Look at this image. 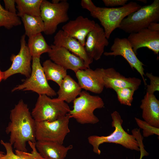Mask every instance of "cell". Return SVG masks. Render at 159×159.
<instances>
[{"mask_svg": "<svg viewBox=\"0 0 159 159\" xmlns=\"http://www.w3.org/2000/svg\"><path fill=\"white\" fill-rule=\"evenodd\" d=\"M127 0H103L102 1L107 6L111 7L125 5Z\"/></svg>", "mask_w": 159, "mask_h": 159, "instance_id": "1f68e13d", "label": "cell"}, {"mask_svg": "<svg viewBox=\"0 0 159 159\" xmlns=\"http://www.w3.org/2000/svg\"><path fill=\"white\" fill-rule=\"evenodd\" d=\"M21 21L17 14L11 13L2 7L0 2V26L7 29L21 25Z\"/></svg>", "mask_w": 159, "mask_h": 159, "instance_id": "4316f807", "label": "cell"}, {"mask_svg": "<svg viewBox=\"0 0 159 159\" xmlns=\"http://www.w3.org/2000/svg\"><path fill=\"white\" fill-rule=\"evenodd\" d=\"M21 17L24 26L25 35L28 37L43 32L44 24L40 16L24 15Z\"/></svg>", "mask_w": 159, "mask_h": 159, "instance_id": "d4e9b609", "label": "cell"}, {"mask_svg": "<svg viewBox=\"0 0 159 159\" xmlns=\"http://www.w3.org/2000/svg\"><path fill=\"white\" fill-rule=\"evenodd\" d=\"M42 0H15L17 14L19 17L24 15L40 16Z\"/></svg>", "mask_w": 159, "mask_h": 159, "instance_id": "484cf974", "label": "cell"}, {"mask_svg": "<svg viewBox=\"0 0 159 159\" xmlns=\"http://www.w3.org/2000/svg\"><path fill=\"white\" fill-rule=\"evenodd\" d=\"M32 60L30 75L22 83L14 87L11 92L30 91L39 95H45L49 97L56 96L57 93L47 82L40 62V58L33 57Z\"/></svg>", "mask_w": 159, "mask_h": 159, "instance_id": "9c48e42d", "label": "cell"}, {"mask_svg": "<svg viewBox=\"0 0 159 159\" xmlns=\"http://www.w3.org/2000/svg\"><path fill=\"white\" fill-rule=\"evenodd\" d=\"M147 28L152 31L159 32V24L158 22H152L149 25Z\"/></svg>", "mask_w": 159, "mask_h": 159, "instance_id": "e575fe53", "label": "cell"}, {"mask_svg": "<svg viewBox=\"0 0 159 159\" xmlns=\"http://www.w3.org/2000/svg\"><path fill=\"white\" fill-rule=\"evenodd\" d=\"M109 44L104 30L97 23L87 36L84 47L88 54L93 60L100 59L104 53L105 47Z\"/></svg>", "mask_w": 159, "mask_h": 159, "instance_id": "5bb4252c", "label": "cell"}, {"mask_svg": "<svg viewBox=\"0 0 159 159\" xmlns=\"http://www.w3.org/2000/svg\"><path fill=\"white\" fill-rule=\"evenodd\" d=\"M71 118L68 113L53 121H36V140L52 142L63 144L65 137L70 132L69 123Z\"/></svg>", "mask_w": 159, "mask_h": 159, "instance_id": "ba28073f", "label": "cell"}, {"mask_svg": "<svg viewBox=\"0 0 159 159\" xmlns=\"http://www.w3.org/2000/svg\"><path fill=\"white\" fill-rule=\"evenodd\" d=\"M140 107L144 120L152 126L159 128V100L154 94L146 93L141 100Z\"/></svg>", "mask_w": 159, "mask_h": 159, "instance_id": "d6986e66", "label": "cell"}, {"mask_svg": "<svg viewBox=\"0 0 159 159\" xmlns=\"http://www.w3.org/2000/svg\"><path fill=\"white\" fill-rule=\"evenodd\" d=\"M127 39L136 55L138 49L147 47L157 54L158 58L159 32L152 31L147 28L144 29L136 33L130 34Z\"/></svg>", "mask_w": 159, "mask_h": 159, "instance_id": "4fadbf2b", "label": "cell"}, {"mask_svg": "<svg viewBox=\"0 0 159 159\" xmlns=\"http://www.w3.org/2000/svg\"><path fill=\"white\" fill-rule=\"evenodd\" d=\"M135 137L138 143L140 149V155L139 159H142L143 157L149 155L148 153L145 149L143 142V137L140 133H138L135 134Z\"/></svg>", "mask_w": 159, "mask_h": 159, "instance_id": "4dcf8cb0", "label": "cell"}, {"mask_svg": "<svg viewBox=\"0 0 159 159\" xmlns=\"http://www.w3.org/2000/svg\"><path fill=\"white\" fill-rule=\"evenodd\" d=\"M42 66L47 80L53 81L59 86L67 75L66 69L50 59L44 61Z\"/></svg>", "mask_w": 159, "mask_h": 159, "instance_id": "603a6c76", "label": "cell"}, {"mask_svg": "<svg viewBox=\"0 0 159 159\" xmlns=\"http://www.w3.org/2000/svg\"><path fill=\"white\" fill-rule=\"evenodd\" d=\"M36 148L41 156L45 159H64L68 151L73 148L72 145L65 147L57 143L37 141Z\"/></svg>", "mask_w": 159, "mask_h": 159, "instance_id": "ffe728a7", "label": "cell"}, {"mask_svg": "<svg viewBox=\"0 0 159 159\" xmlns=\"http://www.w3.org/2000/svg\"><path fill=\"white\" fill-rule=\"evenodd\" d=\"M142 6L136 2L131 1L118 7H97L90 13L91 16L97 19L103 27L106 37L108 39L113 31L119 28L123 19L128 15L139 9Z\"/></svg>", "mask_w": 159, "mask_h": 159, "instance_id": "3957f363", "label": "cell"}, {"mask_svg": "<svg viewBox=\"0 0 159 159\" xmlns=\"http://www.w3.org/2000/svg\"><path fill=\"white\" fill-rule=\"evenodd\" d=\"M27 46L32 57L40 58L42 54L48 52L51 49L41 33L29 37Z\"/></svg>", "mask_w": 159, "mask_h": 159, "instance_id": "cb8c5ba5", "label": "cell"}, {"mask_svg": "<svg viewBox=\"0 0 159 159\" xmlns=\"http://www.w3.org/2000/svg\"><path fill=\"white\" fill-rule=\"evenodd\" d=\"M70 110L64 101L43 95H39L31 113L36 122L53 121L66 115Z\"/></svg>", "mask_w": 159, "mask_h": 159, "instance_id": "8992f818", "label": "cell"}, {"mask_svg": "<svg viewBox=\"0 0 159 159\" xmlns=\"http://www.w3.org/2000/svg\"><path fill=\"white\" fill-rule=\"evenodd\" d=\"M28 143L32 149L30 153L15 150L13 152L12 145L9 142H5L2 140L0 143L5 148L6 153L0 157V159H45L37 151L35 143L29 141Z\"/></svg>", "mask_w": 159, "mask_h": 159, "instance_id": "7402d4cb", "label": "cell"}, {"mask_svg": "<svg viewBox=\"0 0 159 159\" xmlns=\"http://www.w3.org/2000/svg\"><path fill=\"white\" fill-rule=\"evenodd\" d=\"M3 73L0 69V82L3 80Z\"/></svg>", "mask_w": 159, "mask_h": 159, "instance_id": "d590c367", "label": "cell"}, {"mask_svg": "<svg viewBox=\"0 0 159 159\" xmlns=\"http://www.w3.org/2000/svg\"><path fill=\"white\" fill-rule=\"evenodd\" d=\"M4 2L6 10L12 13L17 14L15 0H4Z\"/></svg>", "mask_w": 159, "mask_h": 159, "instance_id": "836d02e7", "label": "cell"}, {"mask_svg": "<svg viewBox=\"0 0 159 159\" xmlns=\"http://www.w3.org/2000/svg\"><path fill=\"white\" fill-rule=\"evenodd\" d=\"M69 4L67 0H62L58 3H53L42 0L40 6V15L44 23L43 32L51 35L56 31L58 26L69 19L68 11Z\"/></svg>", "mask_w": 159, "mask_h": 159, "instance_id": "52a82bcc", "label": "cell"}, {"mask_svg": "<svg viewBox=\"0 0 159 159\" xmlns=\"http://www.w3.org/2000/svg\"><path fill=\"white\" fill-rule=\"evenodd\" d=\"M136 90L131 87H125L115 91L117 99L120 104L129 106L132 105L133 95Z\"/></svg>", "mask_w": 159, "mask_h": 159, "instance_id": "83f0119b", "label": "cell"}, {"mask_svg": "<svg viewBox=\"0 0 159 159\" xmlns=\"http://www.w3.org/2000/svg\"><path fill=\"white\" fill-rule=\"evenodd\" d=\"M5 154L2 151H0V157Z\"/></svg>", "mask_w": 159, "mask_h": 159, "instance_id": "74e56055", "label": "cell"}, {"mask_svg": "<svg viewBox=\"0 0 159 159\" xmlns=\"http://www.w3.org/2000/svg\"><path fill=\"white\" fill-rule=\"evenodd\" d=\"M103 68L94 70L90 68L75 72L78 83L82 89L96 94H100L104 87L102 77Z\"/></svg>", "mask_w": 159, "mask_h": 159, "instance_id": "9a60e30c", "label": "cell"}, {"mask_svg": "<svg viewBox=\"0 0 159 159\" xmlns=\"http://www.w3.org/2000/svg\"><path fill=\"white\" fill-rule=\"evenodd\" d=\"M111 115L112 119V126L115 128L114 131L107 136L93 135L88 138V142L93 147V151L100 155L101 151L99 147L105 143L119 144L126 148L140 151L138 143L135 137L132 134H128L123 129L122 126L123 120L119 113L115 111Z\"/></svg>", "mask_w": 159, "mask_h": 159, "instance_id": "7a4b0ae2", "label": "cell"}, {"mask_svg": "<svg viewBox=\"0 0 159 159\" xmlns=\"http://www.w3.org/2000/svg\"><path fill=\"white\" fill-rule=\"evenodd\" d=\"M145 75L150 80V84L146 85V93L154 94L155 92L159 91V77L148 72H147Z\"/></svg>", "mask_w": 159, "mask_h": 159, "instance_id": "f546056e", "label": "cell"}, {"mask_svg": "<svg viewBox=\"0 0 159 159\" xmlns=\"http://www.w3.org/2000/svg\"><path fill=\"white\" fill-rule=\"evenodd\" d=\"M50 46L51 49L47 53L50 60L54 63L74 72L88 68L82 59L66 49L54 44Z\"/></svg>", "mask_w": 159, "mask_h": 159, "instance_id": "7c38bea8", "label": "cell"}, {"mask_svg": "<svg viewBox=\"0 0 159 159\" xmlns=\"http://www.w3.org/2000/svg\"><path fill=\"white\" fill-rule=\"evenodd\" d=\"M25 37V34L21 37L20 40V48L18 53L11 56L10 60L12 64L9 68L3 72V80H5L12 75L17 73L23 75L27 78L30 75L32 57L26 44Z\"/></svg>", "mask_w": 159, "mask_h": 159, "instance_id": "30bf717a", "label": "cell"}, {"mask_svg": "<svg viewBox=\"0 0 159 159\" xmlns=\"http://www.w3.org/2000/svg\"><path fill=\"white\" fill-rule=\"evenodd\" d=\"M102 77L104 87L115 91L125 87L132 88L137 90L141 83L140 79L126 77L112 67L103 68Z\"/></svg>", "mask_w": 159, "mask_h": 159, "instance_id": "2e32d148", "label": "cell"}, {"mask_svg": "<svg viewBox=\"0 0 159 159\" xmlns=\"http://www.w3.org/2000/svg\"><path fill=\"white\" fill-rule=\"evenodd\" d=\"M73 102V108L68 113L71 118H74L81 124H94L99 122L94 112L96 109L104 107V101L100 97L91 95L87 91H83Z\"/></svg>", "mask_w": 159, "mask_h": 159, "instance_id": "277c9868", "label": "cell"}, {"mask_svg": "<svg viewBox=\"0 0 159 159\" xmlns=\"http://www.w3.org/2000/svg\"><path fill=\"white\" fill-rule=\"evenodd\" d=\"M111 52H105L106 56H121L128 63L133 69H135L141 76L144 85H147L144 76L145 75L143 66L144 64L138 58L134 52L127 38H115L110 49Z\"/></svg>", "mask_w": 159, "mask_h": 159, "instance_id": "8fae6325", "label": "cell"}, {"mask_svg": "<svg viewBox=\"0 0 159 159\" xmlns=\"http://www.w3.org/2000/svg\"><path fill=\"white\" fill-rule=\"evenodd\" d=\"M159 21V0H154L128 15L123 19L119 28L128 33H136L147 28L151 23Z\"/></svg>", "mask_w": 159, "mask_h": 159, "instance_id": "5b68a950", "label": "cell"}, {"mask_svg": "<svg viewBox=\"0 0 159 159\" xmlns=\"http://www.w3.org/2000/svg\"><path fill=\"white\" fill-rule=\"evenodd\" d=\"M10 122L6 128L9 143L16 150L27 152L26 143H36V121L27 105L20 100L11 111Z\"/></svg>", "mask_w": 159, "mask_h": 159, "instance_id": "6da1fadb", "label": "cell"}, {"mask_svg": "<svg viewBox=\"0 0 159 159\" xmlns=\"http://www.w3.org/2000/svg\"><path fill=\"white\" fill-rule=\"evenodd\" d=\"M61 1L59 0H53L52 1V3H58L60 2Z\"/></svg>", "mask_w": 159, "mask_h": 159, "instance_id": "8d00e7d4", "label": "cell"}, {"mask_svg": "<svg viewBox=\"0 0 159 159\" xmlns=\"http://www.w3.org/2000/svg\"><path fill=\"white\" fill-rule=\"evenodd\" d=\"M136 122L140 128L143 129V136L147 137L154 134L159 135V128L152 126L144 120L135 118Z\"/></svg>", "mask_w": 159, "mask_h": 159, "instance_id": "f1b7e54d", "label": "cell"}, {"mask_svg": "<svg viewBox=\"0 0 159 159\" xmlns=\"http://www.w3.org/2000/svg\"><path fill=\"white\" fill-rule=\"evenodd\" d=\"M53 44L63 47L82 59L87 68L93 59L87 53L82 44L77 40L68 35L62 29L59 30L54 37Z\"/></svg>", "mask_w": 159, "mask_h": 159, "instance_id": "e0dca14e", "label": "cell"}, {"mask_svg": "<svg viewBox=\"0 0 159 159\" xmlns=\"http://www.w3.org/2000/svg\"><path fill=\"white\" fill-rule=\"evenodd\" d=\"M95 24L94 20L79 16L63 25L62 30L69 36L77 40L84 47L86 37L93 29Z\"/></svg>", "mask_w": 159, "mask_h": 159, "instance_id": "ac0fdd59", "label": "cell"}, {"mask_svg": "<svg viewBox=\"0 0 159 159\" xmlns=\"http://www.w3.org/2000/svg\"><path fill=\"white\" fill-rule=\"evenodd\" d=\"M81 5L84 9H87L90 13L93 12L96 9V6L91 0H82Z\"/></svg>", "mask_w": 159, "mask_h": 159, "instance_id": "d6a6232c", "label": "cell"}, {"mask_svg": "<svg viewBox=\"0 0 159 159\" xmlns=\"http://www.w3.org/2000/svg\"><path fill=\"white\" fill-rule=\"evenodd\" d=\"M57 93V98L69 103L73 101L82 91L80 85L69 75L63 79Z\"/></svg>", "mask_w": 159, "mask_h": 159, "instance_id": "44dd1931", "label": "cell"}]
</instances>
